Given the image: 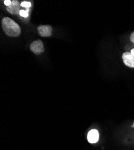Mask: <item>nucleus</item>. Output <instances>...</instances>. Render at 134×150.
<instances>
[{
	"label": "nucleus",
	"mask_w": 134,
	"mask_h": 150,
	"mask_svg": "<svg viewBox=\"0 0 134 150\" xmlns=\"http://www.w3.org/2000/svg\"><path fill=\"white\" fill-rule=\"evenodd\" d=\"M1 26L4 33L11 37H18L21 33L19 25L10 18H4L1 22Z\"/></svg>",
	"instance_id": "f257e3e1"
},
{
	"label": "nucleus",
	"mask_w": 134,
	"mask_h": 150,
	"mask_svg": "<svg viewBox=\"0 0 134 150\" xmlns=\"http://www.w3.org/2000/svg\"><path fill=\"white\" fill-rule=\"evenodd\" d=\"M21 6L22 7H26V8H29L31 7V3L28 1H23L21 3Z\"/></svg>",
	"instance_id": "0eeeda50"
},
{
	"label": "nucleus",
	"mask_w": 134,
	"mask_h": 150,
	"mask_svg": "<svg viewBox=\"0 0 134 150\" xmlns=\"http://www.w3.org/2000/svg\"><path fill=\"white\" fill-rule=\"evenodd\" d=\"M130 40L132 43L134 44V31L131 33L130 35Z\"/></svg>",
	"instance_id": "1a4fd4ad"
},
{
	"label": "nucleus",
	"mask_w": 134,
	"mask_h": 150,
	"mask_svg": "<svg viewBox=\"0 0 134 150\" xmlns=\"http://www.w3.org/2000/svg\"><path fill=\"white\" fill-rule=\"evenodd\" d=\"M130 53H131V54H132V55H133V56H134V48L131 49V51H130Z\"/></svg>",
	"instance_id": "9b49d317"
},
{
	"label": "nucleus",
	"mask_w": 134,
	"mask_h": 150,
	"mask_svg": "<svg viewBox=\"0 0 134 150\" xmlns=\"http://www.w3.org/2000/svg\"><path fill=\"white\" fill-rule=\"evenodd\" d=\"M99 138V134L98 131L96 129H92L87 134V140L90 144L97 142Z\"/></svg>",
	"instance_id": "423d86ee"
},
{
	"label": "nucleus",
	"mask_w": 134,
	"mask_h": 150,
	"mask_svg": "<svg viewBox=\"0 0 134 150\" xmlns=\"http://www.w3.org/2000/svg\"><path fill=\"white\" fill-rule=\"evenodd\" d=\"M31 51L35 55H40L45 51L43 42L40 40L34 41L30 46Z\"/></svg>",
	"instance_id": "f03ea898"
},
{
	"label": "nucleus",
	"mask_w": 134,
	"mask_h": 150,
	"mask_svg": "<svg viewBox=\"0 0 134 150\" xmlns=\"http://www.w3.org/2000/svg\"><path fill=\"white\" fill-rule=\"evenodd\" d=\"M122 59L124 64L128 67L134 68V56L130 52H126L122 55Z\"/></svg>",
	"instance_id": "20e7f679"
},
{
	"label": "nucleus",
	"mask_w": 134,
	"mask_h": 150,
	"mask_svg": "<svg viewBox=\"0 0 134 150\" xmlns=\"http://www.w3.org/2000/svg\"><path fill=\"white\" fill-rule=\"evenodd\" d=\"M131 127H132V128H134V122H133V124H132V126H131Z\"/></svg>",
	"instance_id": "f8f14e48"
},
{
	"label": "nucleus",
	"mask_w": 134,
	"mask_h": 150,
	"mask_svg": "<svg viewBox=\"0 0 134 150\" xmlns=\"http://www.w3.org/2000/svg\"><path fill=\"white\" fill-rule=\"evenodd\" d=\"M19 15L24 18H27L28 16V13L26 11V10H21L20 12H19Z\"/></svg>",
	"instance_id": "6e6552de"
},
{
	"label": "nucleus",
	"mask_w": 134,
	"mask_h": 150,
	"mask_svg": "<svg viewBox=\"0 0 134 150\" xmlns=\"http://www.w3.org/2000/svg\"><path fill=\"white\" fill-rule=\"evenodd\" d=\"M21 4H19V2L18 1H16V0H13V1H11V4L7 7V11H9V13H10L11 15H18L19 13V12L21 11L20 7H21Z\"/></svg>",
	"instance_id": "7ed1b4c3"
},
{
	"label": "nucleus",
	"mask_w": 134,
	"mask_h": 150,
	"mask_svg": "<svg viewBox=\"0 0 134 150\" xmlns=\"http://www.w3.org/2000/svg\"><path fill=\"white\" fill-rule=\"evenodd\" d=\"M4 2V4L7 7L9 6L11 3V1H10V0H5Z\"/></svg>",
	"instance_id": "9d476101"
},
{
	"label": "nucleus",
	"mask_w": 134,
	"mask_h": 150,
	"mask_svg": "<svg viewBox=\"0 0 134 150\" xmlns=\"http://www.w3.org/2000/svg\"><path fill=\"white\" fill-rule=\"evenodd\" d=\"M39 34L43 37H50L52 35V28L51 26L46 25H40L38 28Z\"/></svg>",
	"instance_id": "39448f33"
}]
</instances>
